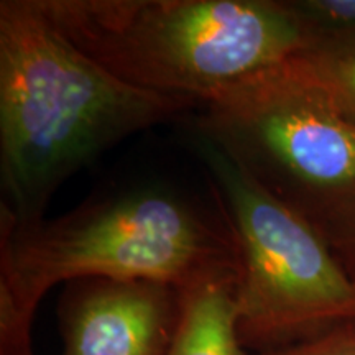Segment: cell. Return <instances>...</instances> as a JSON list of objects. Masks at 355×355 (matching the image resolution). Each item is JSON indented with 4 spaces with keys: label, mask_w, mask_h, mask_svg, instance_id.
Returning <instances> with one entry per match:
<instances>
[{
    "label": "cell",
    "mask_w": 355,
    "mask_h": 355,
    "mask_svg": "<svg viewBox=\"0 0 355 355\" xmlns=\"http://www.w3.org/2000/svg\"><path fill=\"white\" fill-rule=\"evenodd\" d=\"M196 130L304 217L355 188V123L279 64L204 102Z\"/></svg>",
    "instance_id": "5b68a950"
},
{
    "label": "cell",
    "mask_w": 355,
    "mask_h": 355,
    "mask_svg": "<svg viewBox=\"0 0 355 355\" xmlns=\"http://www.w3.org/2000/svg\"><path fill=\"white\" fill-rule=\"evenodd\" d=\"M0 209V298L30 322L58 283L146 279L181 290L239 270L237 245L220 212L212 217L175 191H127L25 227Z\"/></svg>",
    "instance_id": "3957f363"
},
{
    "label": "cell",
    "mask_w": 355,
    "mask_h": 355,
    "mask_svg": "<svg viewBox=\"0 0 355 355\" xmlns=\"http://www.w3.org/2000/svg\"><path fill=\"white\" fill-rule=\"evenodd\" d=\"M180 290L146 279L81 278L58 303L61 355H166Z\"/></svg>",
    "instance_id": "8992f818"
},
{
    "label": "cell",
    "mask_w": 355,
    "mask_h": 355,
    "mask_svg": "<svg viewBox=\"0 0 355 355\" xmlns=\"http://www.w3.org/2000/svg\"><path fill=\"white\" fill-rule=\"evenodd\" d=\"M196 104L112 76L35 0L0 2L2 207L15 227L43 220L56 189L102 152Z\"/></svg>",
    "instance_id": "6da1fadb"
},
{
    "label": "cell",
    "mask_w": 355,
    "mask_h": 355,
    "mask_svg": "<svg viewBox=\"0 0 355 355\" xmlns=\"http://www.w3.org/2000/svg\"><path fill=\"white\" fill-rule=\"evenodd\" d=\"M84 55L133 87L207 102L311 44L291 2L35 0Z\"/></svg>",
    "instance_id": "7a4b0ae2"
},
{
    "label": "cell",
    "mask_w": 355,
    "mask_h": 355,
    "mask_svg": "<svg viewBox=\"0 0 355 355\" xmlns=\"http://www.w3.org/2000/svg\"><path fill=\"white\" fill-rule=\"evenodd\" d=\"M239 254V336L260 352L355 322V285L306 217L196 137Z\"/></svg>",
    "instance_id": "277c9868"
},
{
    "label": "cell",
    "mask_w": 355,
    "mask_h": 355,
    "mask_svg": "<svg viewBox=\"0 0 355 355\" xmlns=\"http://www.w3.org/2000/svg\"><path fill=\"white\" fill-rule=\"evenodd\" d=\"M355 285V188L324 202L306 217Z\"/></svg>",
    "instance_id": "9c48e42d"
},
{
    "label": "cell",
    "mask_w": 355,
    "mask_h": 355,
    "mask_svg": "<svg viewBox=\"0 0 355 355\" xmlns=\"http://www.w3.org/2000/svg\"><path fill=\"white\" fill-rule=\"evenodd\" d=\"M239 270L180 290V316L166 355H243L239 336Z\"/></svg>",
    "instance_id": "52a82bcc"
},
{
    "label": "cell",
    "mask_w": 355,
    "mask_h": 355,
    "mask_svg": "<svg viewBox=\"0 0 355 355\" xmlns=\"http://www.w3.org/2000/svg\"><path fill=\"white\" fill-rule=\"evenodd\" d=\"M291 6L308 28L311 43L355 35V0H303Z\"/></svg>",
    "instance_id": "30bf717a"
},
{
    "label": "cell",
    "mask_w": 355,
    "mask_h": 355,
    "mask_svg": "<svg viewBox=\"0 0 355 355\" xmlns=\"http://www.w3.org/2000/svg\"><path fill=\"white\" fill-rule=\"evenodd\" d=\"M279 66L288 78L355 123V35L318 40Z\"/></svg>",
    "instance_id": "ba28073f"
},
{
    "label": "cell",
    "mask_w": 355,
    "mask_h": 355,
    "mask_svg": "<svg viewBox=\"0 0 355 355\" xmlns=\"http://www.w3.org/2000/svg\"><path fill=\"white\" fill-rule=\"evenodd\" d=\"M259 355H355V322L345 324L314 339L266 350Z\"/></svg>",
    "instance_id": "8fae6325"
}]
</instances>
